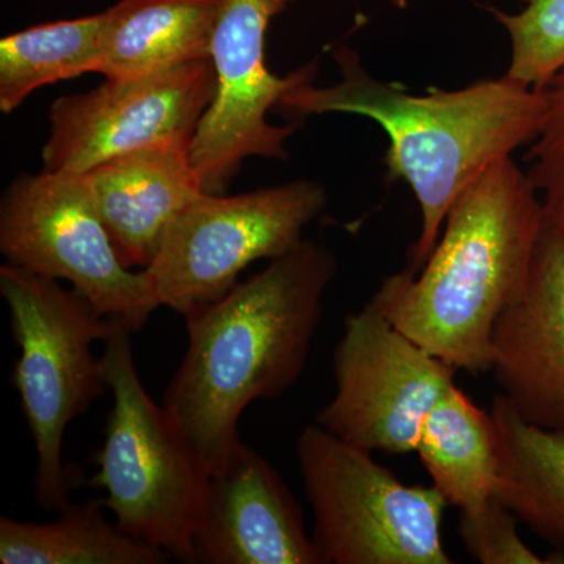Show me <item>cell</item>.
Segmentation results:
<instances>
[{"label":"cell","mask_w":564,"mask_h":564,"mask_svg":"<svg viewBox=\"0 0 564 564\" xmlns=\"http://www.w3.org/2000/svg\"><path fill=\"white\" fill-rule=\"evenodd\" d=\"M340 79L329 87L303 82L273 111L291 120L326 113L369 118L388 135L386 180L410 185L421 209V234L404 272L417 274L432 254L445 218L464 192L491 166L533 143L547 111L545 88L507 74L458 90L415 95L375 77L358 52L334 51Z\"/></svg>","instance_id":"6da1fadb"},{"label":"cell","mask_w":564,"mask_h":564,"mask_svg":"<svg viewBox=\"0 0 564 564\" xmlns=\"http://www.w3.org/2000/svg\"><path fill=\"white\" fill-rule=\"evenodd\" d=\"M336 272L334 252L303 239L218 302L185 315L187 351L163 404L210 474L242 441L247 408L284 395L302 377Z\"/></svg>","instance_id":"7a4b0ae2"},{"label":"cell","mask_w":564,"mask_h":564,"mask_svg":"<svg viewBox=\"0 0 564 564\" xmlns=\"http://www.w3.org/2000/svg\"><path fill=\"white\" fill-rule=\"evenodd\" d=\"M543 225L529 174L503 159L448 212L419 273L391 274L370 302L454 369L489 372L494 326L525 288Z\"/></svg>","instance_id":"3957f363"},{"label":"cell","mask_w":564,"mask_h":564,"mask_svg":"<svg viewBox=\"0 0 564 564\" xmlns=\"http://www.w3.org/2000/svg\"><path fill=\"white\" fill-rule=\"evenodd\" d=\"M132 332L115 322L104 343V377L113 393L98 474L90 484L106 491L104 503L122 532L181 563H193L212 474L202 456L141 383Z\"/></svg>","instance_id":"277c9868"},{"label":"cell","mask_w":564,"mask_h":564,"mask_svg":"<svg viewBox=\"0 0 564 564\" xmlns=\"http://www.w3.org/2000/svg\"><path fill=\"white\" fill-rule=\"evenodd\" d=\"M0 295L20 348L13 384L39 455L35 500L43 510L58 511L79 481L63 463V437L109 388L91 344L106 339L115 322L76 289L10 262L0 267Z\"/></svg>","instance_id":"5b68a950"},{"label":"cell","mask_w":564,"mask_h":564,"mask_svg":"<svg viewBox=\"0 0 564 564\" xmlns=\"http://www.w3.org/2000/svg\"><path fill=\"white\" fill-rule=\"evenodd\" d=\"M322 564H451L441 540L448 507L434 486L403 484L317 422L295 445Z\"/></svg>","instance_id":"8992f818"},{"label":"cell","mask_w":564,"mask_h":564,"mask_svg":"<svg viewBox=\"0 0 564 564\" xmlns=\"http://www.w3.org/2000/svg\"><path fill=\"white\" fill-rule=\"evenodd\" d=\"M326 202L325 188L307 180L232 196L202 193L174 218L144 269L155 303L185 317L218 302L252 262L299 247Z\"/></svg>","instance_id":"52a82bcc"},{"label":"cell","mask_w":564,"mask_h":564,"mask_svg":"<svg viewBox=\"0 0 564 564\" xmlns=\"http://www.w3.org/2000/svg\"><path fill=\"white\" fill-rule=\"evenodd\" d=\"M0 251L13 265L69 281L96 313L132 333L159 310L144 270L121 262L82 173L11 182L0 203Z\"/></svg>","instance_id":"ba28073f"},{"label":"cell","mask_w":564,"mask_h":564,"mask_svg":"<svg viewBox=\"0 0 564 564\" xmlns=\"http://www.w3.org/2000/svg\"><path fill=\"white\" fill-rule=\"evenodd\" d=\"M332 402L317 422L367 452H415L426 415L456 369L397 329L372 302L348 315L334 348Z\"/></svg>","instance_id":"9c48e42d"},{"label":"cell","mask_w":564,"mask_h":564,"mask_svg":"<svg viewBox=\"0 0 564 564\" xmlns=\"http://www.w3.org/2000/svg\"><path fill=\"white\" fill-rule=\"evenodd\" d=\"M296 0H226L212 40L217 93L191 143L193 169L203 191L225 193L248 158L289 159L285 147L295 124L267 120L285 93L314 80V63L289 76L267 68L270 22Z\"/></svg>","instance_id":"30bf717a"},{"label":"cell","mask_w":564,"mask_h":564,"mask_svg":"<svg viewBox=\"0 0 564 564\" xmlns=\"http://www.w3.org/2000/svg\"><path fill=\"white\" fill-rule=\"evenodd\" d=\"M215 93L217 73L207 58L63 96L51 107L43 172L85 173L152 144H191Z\"/></svg>","instance_id":"8fae6325"},{"label":"cell","mask_w":564,"mask_h":564,"mask_svg":"<svg viewBox=\"0 0 564 564\" xmlns=\"http://www.w3.org/2000/svg\"><path fill=\"white\" fill-rule=\"evenodd\" d=\"M524 421L564 430V228L544 221L522 292L494 326L491 370Z\"/></svg>","instance_id":"7c38bea8"},{"label":"cell","mask_w":564,"mask_h":564,"mask_svg":"<svg viewBox=\"0 0 564 564\" xmlns=\"http://www.w3.org/2000/svg\"><path fill=\"white\" fill-rule=\"evenodd\" d=\"M193 563L322 564L302 507L272 464L243 441L212 474Z\"/></svg>","instance_id":"4fadbf2b"},{"label":"cell","mask_w":564,"mask_h":564,"mask_svg":"<svg viewBox=\"0 0 564 564\" xmlns=\"http://www.w3.org/2000/svg\"><path fill=\"white\" fill-rule=\"evenodd\" d=\"M82 174L115 250L132 270L150 267L174 218L204 193L184 143L141 148Z\"/></svg>","instance_id":"5bb4252c"},{"label":"cell","mask_w":564,"mask_h":564,"mask_svg":"<svg viewBox=\"0 0 564 564\" xmlns=\"http://www.w3.org/2000/svg\"><path fill=\"white\" fill-rule=\"evenodd\" d=\"M226 0H120L102 13L98 73L128 79L210 58Z\"/></svg>","instance_id":"9a60e30c"},{"label":"cell","mask_w":564,"mask_h":564,"mask_svg":"<svg viewBox=\"0 0 564 564\" xmlns=\"http://www.w3.org/2000/svg\"><path fill=\"white\" fill-rule=\"evenodd\" d=\"M489 413L499 437L494 496L564 555V430L524 421L502 393Z\"/></svg>","instance_id":"2e32d148"},{"label":"cell","mask_w":564,"mask_h":564,"mask_svg":"<svg viewBox=\"0 0 564 564\" xmlns=\"http://www.w3.org/2000/svg\"><path fill=\"white\" fill-rule=\"evenodd\" d=\"M415 452L452 507L475 510L492 499L499 474L496 423L458 386L426 415Z\"/></svg>","instance_id":"e0dca14e"},{"label":"cell","mask_w":564,"mask_h":564,"mask_svg":"<svg viewBox=\"0 0 564 564\" xmlns=\"http://www.w3.org/2000/svg\"><path fill=\"white\" fill-rule=\"evenodd\" d=\"M104 499L69 502L46 524L0 518L2 564H165L172 556L107 521Z\"/></svg>","instance_id":"ac0fdd59"},{"label":"cell","mask_w":564,"mask_h":564,"mask_svg":"<svg viewBox=\"0 0 564 564\" xmlns=\"http://www.w3.org/2000/svg\"><path fill=\"white\" fill-rule=\"evenodd\" d=\"M102 13L33 25L0 41V110L11 113L33 91L98 73Z\"/></svg>","instance_id":"d6986e66"},{"label":"cell","mask_w":564,"mask_h":564,"mask_svg":"<svg viewBox=\"0 0 564 564\" xmlns=\"http://www.w3.org/2000/svg\"><path fill=\"white\" fill-rule=\"evenodd\" d=\"M518 13L491 9L510 39L507 76L545 88L564 69V0H521Z\"/></svg>","instance_id":"ffe728a7"},{"label":"cell","mask_w":564,"mask_h":564,"mask_svg":"<svg viewBox=\"0 0 564 564\" xmlns=\"http://www.w3.org/2000/svg\"><path fill=\"white\" fill-rule=\"evenodd\" d=\"M543 128L530 150V181L543 202L544 221L564 228V69L549 82Z\"/></svg>","instance_id":"44dd1931"},{"label":"cell","mask_w":564,"mask_h":564,"mask_svg":"<svg viewBox=\"0 0 564 564\" xmlns=\"http://www.w3.org/2000/svg\"><path fill=\"white\" fill-rule=\"evenodd\" d=\"M518 516L496 496L475 510L459 511L458 536L481 564H544L519 536Z\"/></svg>","instance_id":"7402d4cb"},{"label":"cell","mask_w":564,"mask_h":564,"mask_svg":"<svg viewBox=\"0 0 564 564\" xmlns=\"http://www.w3.org/2000/svg\"><path fill=\"white\" fill-rule=\"evenodd\" d=\"M388 2L391 3L392 7H395V9L404 10L406 7H410L413 0H388Z\"/></svg>","instance_id":"603a6c76"}]
</instances>
